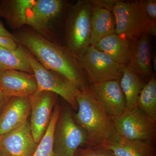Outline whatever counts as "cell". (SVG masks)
<instances>
[{
    "label": "cell",
    "mask_w": 156,
    "mask_h": 156,
    "mask_svg": "<svg viewBox=\"0 0 156 156\" xmlns=\"http://www.w3.org/2000/svg\"><path fill=\"white\" fill-rule=\"evenodd\" d=\"M13 34L15 42L28 50L48 69L67 79L80 90L89 83L77 59L65 47L48 40L29 27Z\"/></svg>",
    "instance_id": "1"
},
{
    "label": "cell",
    "mask_w": 156,
    "mask_h": 156,
    "mask_svg": "<svg viewBox=\"0 0 156 156\" xmlns=\"http://www.w3.org/2000/svg\"><path fill=\"white\" fill-rule=\"evenodd\" d=\"M76 101L78 112L73 117L87 132L86 145L100 146L114 132L112 117L93 95L89 86L78 91Z\"/></svg>",
    "instance_id": "2"
},
{
    "label": "cell",
    "mask_w": 156,
    "mask_h": 156,
    "mask_svg": "<svg viewBox=\"0 0 156 156\" xmlns=\"http://www.w3.org/2000/svg\"><path fill=\"white\" fill-rule=\"evenodd\" d=\"M115 34L129 41L144 34L156 36V23L148 18L140 1H115L113 5Z\"/></svg>",
    "instance_id": "3"
},
{
    "label": "cell",
    "mask_w": 156,
    "mask_h": 156,
    "mask_svg": "<svg viewBox=\"0 0 156 156\" xmlns=\"http://www.w3.org/2000/svg\"><path fill=\"white\" fill-rule=\"evenodd\" d=\"M92 3L79 0L69 9L65 22V47L76 58L83 55L90 46Z\"/></svg>",
    "instance_id": "4"
},
{
    "label": "cell",
    "mask_w": 156,
    "mask_h": 156,
    "mask_svg": "<svg viewBox=\"0 0 156 156\" xmlns=\"http://www.w3.org/2000/svg\"><path fill=\"white\" fill-rule=\"evenodd\" d=\"M23 48L26 56L36 79L37 91L55 93L62 97L73 109L77 110L76 95L80 89L57 73L44 67L28 50Z\"/></svg>",
    "instance_id": "5"
},
{
    "label": "cell",
    "mask_w": 156,
    "mask_h": 156,
    "mask_svg": "<svg viewBox=\"0 0 156 156\" xmlns=\"http://www.w3.org/2000/svg\"><path fill=\"white\" fill-rule=\"evenodd\" d=\"M87 134L76 122L68 110L60 111L53 139V149L56 156H75L81 146L87 144Z\"/></svg>",
    "instance_id": "6"
},
{
    "label": "cell",
    "mask_w": 156,
    "mask_h": 156,
    "mask_svg": "<svg viewBox=\"0 0 156 156\" xmlns=\"http://www.w3.org/2000/svg\"><path fill=\"white\" fill-rule=\"evenodd\" d=\"M112 121L115 132L126 139L155 143L156 123L137 106L126 109Z\"/></svg>",
    "instance_id": "7"
},
{
    "label": "cell",
    "mask_w": 156,
    "mask_h": 156,
    "mask_svg": "<svg viewBox=\"0 0 156 156\" xmlns=\"http://www.w3.org/2000/svg\"><path fill=\"white\" fill-rule=\"evenodd\" d=\"M90 84L120 80L124 65L118 63L105 53L90 46L83 55L77 58Z\"/></svg>",
    "instance_id": "8"
},
{
    "label": "cell",
    "mask_w": 156,
    "mask_h": 156,
    "mask_svg": "<svg viewBox=\"0 0 156 156\" xmlns=\"http://www.w3.org/2000/svg\"><path fill=\"white\" fill-rule=\"evenodd\" d=\"M66 5L63 0H34L27 12V26L52 41V27L62 15Z\"/></svg>",
    "instance_id": "9"
},
{
    "label": "cell",
    "mask_w": 156,
    "mask_h": 156,
    "mask_svg": "<svg viewBox=\"0 0 156 156\" xmlns=\"http://www.w3.org/2000/svg\"><path fill=\"white\" fill-rule=\"evenodd\" d=\"M57 95L46 91H37L30 97V125L34 140L39 144L50 123Z\"/></svg>",
    "instance_id": "10"
},
{
    "label": "cell",
    "mask_w": 156,
    "mask_h": 156,
    "mask_svg": "<svg viewBox=\"0 0 156 156\" xmlns=\"http://www.w3.org/2000/svg\"><path fill=\"white\" fill-rule=\"evenodd\" d=\"M150 35L144 34L130 41V49L126 67L147 83L152 76Z\"/></svg>",
    "instance_id": "11"
},
{
    "label": "cell",
    "mask_w": 156,
    "mask_h": 156,
    "mask_svg": "<svg viewBox=\"0 0 156 156\" xmlns=\"http://www.w3.org/2000/svg\"><path fill=\"white\" fill-rule=\"evenodd\" d=\"M0 89L7 99L30 98L37 91L38 86L34 74L9 70L0 71Z\"/></svg>",
    "instance_id": "12"
},
{
    "label": "cell",
    "mask_w": 156,
    "mask_h": 156,
    "mask_svg": "<svg viewBox=\"0 0 156 156\" xmlns=\"http://www.w3.org/2000/svg\"><path fill=\"white\" fill-rule=\"evenodd\" d=\"M38 144L34 140L28 121L0 135V150L9 156H32Z\"/></svg>",
    "instance_id": "13"
},
{
    "label": "cell",
    "mask_w": 156,
    "mask_h": 156,
    "mask_svg": "<svg viewBox=\"0 0 156 156\" xmlns=\"http://www.w3.org/2000/svg\"><path fill=\"white\" fill-rule=\"evenodd\" d=\"M93 95L112 118L120 115L126 110V100L119 80L97 82L90 84Z\"/></svg>",
    "instance_id": "14"
},
{
    "label": "cell",
    "mask_w": 156,
    "mask_h": 156,
    "mask_svg": "<svg viewBox=\"0 0 156 156\" xmlns=\"http://www.w3.org/2000/svg\"><path fill=\"white\" fill-rule=\"evenodd\" d=\"M115 1H91V34L90 46L95 47L104 37L115 33V24L113 5Z\"/></svg>",
    "instance_id": "15"
},
{
    "label": "cell",
    "mask_w": 156,
    "mask_h": 156,
    "mask_svg": "<svg viewBox=\"0 0 156 156\" xmlns=\"http://www.w3.org/2000/svg\"><path fill=\"white\" fill-rule=\"evenodd\" d=\"M99 147L110 151L115 156H156L154 144L126 139L115 131Z\"/></svg>",
    "instance_id": "16"
},
{
    "label": "cell",
    "mask_w": 156,
    "mask_h": 156,
    "mask_svg": "<svg viewBox=\"0 0 156 156\" xmlns=\"http://www.w3.org/2000/svg\"><path fill=\"white\" fill-rule=\"evenodd\" d=\"M30 112V98H11L0 115V135L22 126Z\"/></svg>",
    "instance_id": "17"
},
{
    "label": "cell",
    "mask_w": 156,
    "mask_h": 156,
    "mask_svg": "<svg viewBox=\"0 0 156 156\" xmlns=\"http://www.w3.org/2000/svg\"><path fill=\"white\" fill-rule=\"evenodd\" d=\"M34 0H0V17L5 20L13 30L27 26V12Z\"/></svg>",
    "instance_id": "18"
},
{
    "label": "cell",
    "mask_w": 156,
    "mask_h": 156,
    "mask_svg": "<svg viewBox=\"0 0 156 156\" xmlns=\"http://www.w3.org/2000/svg\"><path fill=\"white\" fill-rule=\"evenodd\" d=\"M95 47L120 64L126 65L128 62L130 42L116 34L101 39Z\"/></svg>",
    "instance_id": "19"
},
{
    "label": "cell",
    "mask_w": 156,
    "mask_h": 156,
    "mask_svg": "<svg viewBox=\"0 0 156 156\" xmlns=\"http://www.w3.org/2000/svg\"><path fill=\"white\" fill-rule=\"evenodd\" d=\"M120 85L126 100V109L130 110L137 105V99L146 83L124 65Z\"/></svg>",
    "instance_id": "20"
},
{
    "label": "cell",
    "mask_w": 156,
    "mask_h": 156,
    "mask_svg": "<svg viewBox=\"0 0 156 156\" xmlns=\"http://www.w3.org/2000/svg\"><path fill=\"white\" fill-rule=\"evenodd\" d=\"M18 45V48L15 50L0 47V71L18 70L33 74L24 48Z\"/></svg>",
    "instance_id": "21"
},
{
    "label": "cell",
    "mask_w": 156,
    "mask_h": 156,
    "mask_svg": "<svg viewBox=\"0 0 156 156\" xmlns=\"http://www.w3.org/2000/svg\"><path fill=\"white\" fill-rule=\"evenodd\" d=\"M136 106L156 123V79L154 75L140 92Z\"/></svg>",
    "instance_id": "22"
},
{
    "label": "cell",
    "mask_w": 156,
    "mask_h": 156,
    "mask_svg": "<svg viewBox=\"0 0 156 156\" xmlns=\"http://www.w3.org/2000/svg\"><path fill=\"white\" fill-rule=\"evenodd\" d=\"M60 111L59 107L55 106L47 130L32 156H56L53 149V139Z\"/></svg>",
    "instance_id": "23"
},
{
    "label": "cell",
    "mask_w": 156,
    "mask_h": 156,
    "mask_svg": "<svg viewBox=\"0 0 156 156\" xmlns=\"http://www.w3.org/2000/svg\"><path fill=\"white\" fill-rule=\"evenodd\" d=\"M75 156H115L110 151L100 147L87 146L80 148Z\"/></svg>",
    "instance_id": "24"
},
{
    "label": "cell",
    "mask_w": 156,
    "mask_h": 156,
    "mask_svg": "<svg viewBox=\"0 0 156 156\" xmlns=\"http://www.w3.org/2000/svg\"><path fill=\"white\" fill-rule=\"evenodd\" d=\"M140 2L148 18L156 23V0H140Z\"/></svg>",
    "instance_id": "25"
},
{
    "label": "cell",
    "mask_w": 156,
    "mask_h": 156,
    "mask_svg": "<svg viewBox=\"0 0 156 156\" xmlns=\"http://www.w3.org/2000/svg\"><path fill=\"white\" fill-rule=\"evenodd\" d=\"M0 47L10 50H15L18 48L19 45L14 39L0 35Z\"/></svg>",
    "instance_id": "26"
},
{
    "label": "cell",
    "mask_w": 156,
    "mask_h": 156,
    "mask_svg": "<svg viewBox=\"0 0 156 156\" xmlns=\"http://www.w3.org/2000/svg\"><path fill=\"white\" fill-rule=\"evenodd\" d=\"M0 35L4 37L11 38L15 41V38H14L13 34L11 33L5 28V26L3 25L2 22L1 21V20H0Z\"/></svg>",
    "instance_id": "27"
},
{
    "label": "cell",
    "mask_w": 156,
    "mask_h": 156,
    "mask_svg": "<svg viewBox=\"0 0 156 156\" xmlns=\"http://www.w3.org/2000/svg\"><path fill=\"white\" fill-rule=\"evenodd\" d=\"M156 56H154L153 57V59H152V68H153L155 72L156 71Z\"/></svg>",
    "instance_id": "28"
},
{
    "label": "cell",
    "mask_w": 156,
    "mask_h": 156,
    "mask_svg": "<svg viewBox=\"0 0 156 156\" xmlns=\"http://www.w3.org/2000/svg\"><path fill=\"white\" fill-rule=\"evenodd\" d=\"M5 99V98L2 90L0 89V105L1 104V103H2L3 101Z\"/></svg>",
    "instance_id": "29"
},
{
    "label": "cell",
    "mask_w": 156,
    "mask_h": 156,
    "mask_svg": "<svg viewBox=\"0 0 156 156\" xmlns=\"http://www.w3.org/2000/svg\"><path fill=\"white\" fill-rule=\"evenodd\" d=\"M0 156H9L0 150Z\"/></svg>",
    "instance_id": "30"
},
{
    "label": "cell",
    "mask_w": 156,
    "mask_h": 156,
    "mask_svg": "<svg viewBox=\"0 0 156 156\" xmlns=\"http://www.w3.org/2000/svg\"><path fill=\"white\" fill-rule=\"evenodd\" d=\"M1 105H0V106H1Z\"/></svg>",
    "instance_id": "31"
}]
</instances>
